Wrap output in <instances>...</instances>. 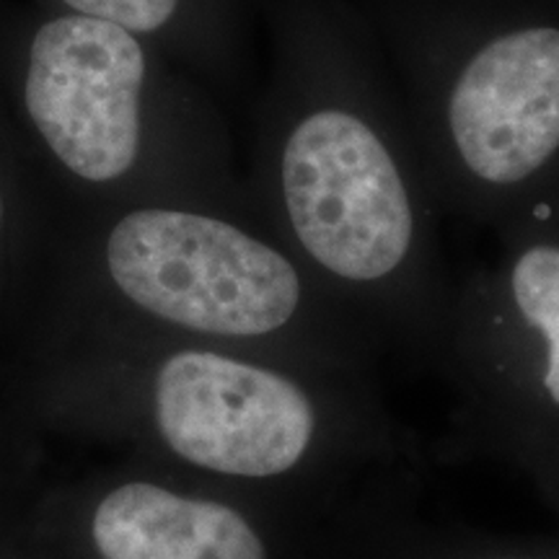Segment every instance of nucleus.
I'll list each match as a JSON object with an SVG mask.
<instances>
[{
    "label": "nucleus",
    "instance_id": "f257e3e1",
    "mask_svg": "<svg viewBox=\"0 0 559 559\" xmlns=\"http://www.w3.org/2000/svg\"><path fill=\"white\" fill-rule=\"evenodd\" d=\"M88 313L55 332H120L236 345L290 330L304 280L288 257L218 215L140 205L83 257Z\"/></svg>",
    "mask_w": 559,
    "mask_h": 559
},
{
    "label": "nucleus",
    "instance_id": "f03ea898",
    "mask_svg": "<svg viewBox=\"0 0 559 559\" xmlns=\"http://www.w3.org/2000/svg\"><path fill=\"white\" fill-rule=\"evenodd\" d=\"M285 218L306 257L345 283H379L415 241V205L400 158L358 111L317 107L280 153Z\"/></svg>",
    "mask_w": 559,
    "mask_h": 559
},
{
    "label": "nucleus",
    "instance_id": "7ed1b4c3",
    "mask_svg": "<svg viewBox=\"0 0 559 559\" xmlns=\"http://www.w3.org/2000/svg\"><path fill=\"white\" fill-rule=\"evenodd\" d=\"M21 519L39 559H270L247 510L130 461L37 487Z\"/></svg>",
    "mask_w": 559,
    "mask_h": 559
},
{
    "label": "nucleus",
    "instance_id": "20e7f679",
    "mask_svg": "<svg viewBox=\"0 0 559 559\" xmlns=\"http://www.w3.org/2000/svg\"><path fill=\"white\" fill-rule=\"evenodd\" d=\"M145 70L138 34L111 21L68 13L34 34L26 58V111L75 179L115 185L135 166Z\"/></svg>",
    "mask_w": 559,
    "mask_h": 559
},
{
    "label": "nucleus",
    "instance_id": "39448f33",
    "mask_svg": "<svg viewBox=\"0 0 559 559\" xmlns=\"http://www.w3.org/2000/svg\"><path fill=\"white\" fill-rule=\"evenodd\" d=\"M459 166L481 185L519 187L559 158V26L521 24L459 68L445 99Z\"/></svg>",
    "mask_w": 559,
    "mask_h": 559
},
{
    "label": "nucleus",
    "instance_id": "423d86ee",
    "mask_svg": "<svg viewBox=\"0 0 559 559\" xmlns=\"http://www.w3.org/2000/svg\"><path fill=\"white\" fill-rule=\"evenodd\" d=\"M510 288L521 317L547 340L549 366L544 386L559 404V247L523 251L510 275Z\"/></svg>",
    "mask_w": 559,
    "mask_h": 559
},
{
    "label": "nucleus",
    "instance_id": "0eeeda50",
    "mask_svg": "<svg viewBox=\"0 0 559 559\" xmlns=\"http://www.w3.org/2000/svg\"><path fill=\"white\" fill-rule=\"evenodd\" d=\"M39 440L0 391V506H19L37 492Z\"/></svg>",
    "mask_w": 559,
    "mask_h": 559
},
{
    "label": "nucleus",
    "instance_id": "6e6552de",
    "mask_svg": "<svg viewBox=\"0 0 559 559\" xmlns=\"http://www.w3.org/2000/svg\"><path fill=\"white\" fill-rule=\"evenodd\" d=\"M81 16L111 21L132 34L158 32L174 19L181 0H62Z\"/></svg>",
    "mask_w": 559,
    "mask_h": 559
},
{
    "label": "nucleus",
    "instance_id": "1a4fd4ad",
    "mask_svg": "<svg viewBox=\"0 0 559 559\" xmlns=\"http://www.w3.org/2000/svg\"><path fill=\"white\" fill-rule=\"evenodd\" d=\"M26 502L0 506V559H39L26 536L24 519H21Z\"/></svg>",
    "mask_w": 559,
    "mask_h": 559
},
{
    "label": "nucleus",
    "instance_id": "9d476101",
    "mask_svg": "<svg viewBox=\"0 0 559 559\" xmlns=\"http://www.w3.org/2000/svg\"><path fill=\"white\" fill-rule=\"evenodd\" d=\"M5 234H9V210H5V198L3 190H0V262H3L5 254Z\"/></svg>",
    "mask_w": 559,
    "mask_h": 559
}]
</instances>
